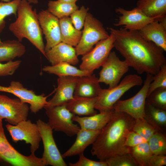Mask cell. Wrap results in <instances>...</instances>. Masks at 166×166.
Instances as JSON below:
<instances>
[{"label":"cell","mask_w":166,"mask_h":166,"mask_svg":"<svg viewBox=\"0 0 166 166\" xmlns=\"http://www.w3.org/2000/svg\"><path fill=\"white\" fill-rule=\"evenodd\" d=\"M2 41H1V40L0 39V43L2 42Z\"/></svg>","instance_id":"ee69618b"},{"label":"cell","mask_w":166,"mask_h":166,"mask_svg":"<svg viewBox=\"0 0 166 166\" xmlns=\"http://www.w3.org/2000/svg\"><path fill=\"white\" fill-rule=\"evenodd\" d=\"M78 56L75 48L61 42L46 52L45 57L52 65L62 62L74 65L79 62Z\"/></svg>","instance_id":"ac0fdd59"},{"label":"cell","mask_w":166,"mask_h":166,"mask_svg":"<svg viewBox=\"0 0 166 166\" xmlns=\"http://www.w3.org/2000/svg\"><path fill=\"white\" fill-rule=\"evenodd\" d=\"M136 7L150 17L166 16V0H139Z\"/></svg>","instance_id":"4316f807"},{"label":"cell","mask_w":166,"mask_h":166,"mask_svg":"<svg viewBox=\"0 0 166 166\" xmlns=\"http://www.w3.org/2000/svg\"><path fill=\"white\" fill-rule=\"evenodd\" d=\"M30 108L28 104L19 98H12L0 95V119H5L9 124L15 125L27 120Z\"/></svg>","instance_id":"4fadbf2b"},{"label":"cell","mask_w":166,"mask_h":166,"mask_svg":"<svg viewBox=\"0 0 166 166\" xmlns=\"http://www.w3.org/2000/svg\"><path fill=\"white\" fill-rule=\"evenodd\" d=\"M21 0H13L8 2H0V34L5 27V18L12 14L16 17L18 6Z\"/></svg>","instance_id":"1f68e13d"},{"label":"cell","mask_w":166,"mask_h":166,"mask_svg":"<svg viewBox=\"0 0 166 166\" xmlns=\"http://www.w3.org/2000/svg\"><path fill=\"white\" fill-rule=\"evenodd\" d=\"M147 142L152 154H166V138L162 133L156 131Z\"/></svg>","instance_id":"4dcf8cb0"},{"label":"cell","mask_w":166,"mask_h":166,"mask_svg":"<svg viewBox=\"0 0 166 166\" xmlns=\"http://www.w3.org/2000/svg\"><path fill=\"white\" fill-rule=\"evenodd\" d=\"M97 97H86L75 96L66 104L67 109L76 115L90 116L97 113L95 106Z\"/></svg>","instance_id":"603a6c76"},{"label":"cell","mask_w":166,"mask_h":166,"mask_svg":"<svg viewBox=\"0 0 166 166\" xmlns=\"http://www.w3.org/2000/svg\"><path fill=\"white\" fill-rule=\"evenodd\" d=\"M132 130L147 141L155 132L158 131L144 118L135 119Z\"/></svg>","instance_id":"d6a6232c"},{"label":"cell","mask_w":166,"mask_h":166,"mask_svg":"<svg viewBox=\"0 0 166 166\" xmlns=\"http://www.w3.org/2000/svg\"><path fill=\"white\" fill-rule=\"evenodd\" d=\"M129 153L138 166H149V160L152 154L147 141L130 148Z\"/></svg>","instance_id":"f546056e"},{"label":"cell","mask_w":166,"mask_h":166,"mask_svg":"<svg viewBox=\"0 0 166 166\" xmlns=\"http://www.w3.org/2000/svg\"><path fill=\"white\" fill-rule=\"evenodd\" d=\"M79 9L76 3H70L59 0H50L48 3L47 10L58 19L68 17Z\"/></svg>","instance_id":"f1b7e54d"},{"label":"cell","mask_w":166,"mask_h":166,"mask_svg":"<svg viewBox=\"0 0 166 166\" xmlns=\"http://www.w3.org/2000/svg\"><path fill=\"white\" fill-rule=\"evenodd\" d=\"M2 2H8L11 1V0H0ZM30 3L37 4L38 3V0H27Z\"/></svg>","instance_id":"b9f144b4"},{"label":"cell","mask_w":166,"mask_h":166,"mask_svg":"<svg viewBox=\"0 0 166 166\" xmlns=\"http://www.w3.org/2000/svg\"><path fill=\"white\" fill-rule=\"evenodd\" d=\"M108 166H137L138 164L130 153L115 156L105 161Z\"/></svg>","instance_id":"e575fe53"},{"label":"cell","mask_w":166,"mask_h":166,"mask_svg":"<svg viewBox=\"0 0 166 166\" xmlns=\"http://www.w3.org/2000/svg\"><path fill=\"white\" fill-rule=\"evenodd\" d=\"M36 124L43 144L44 152L42 158L45 166H67L54 140L53 129L48 123L40 119L37 121Z\"/></svg>","instance_id":"8fae6325"},{"label":"cell","mask_w":166,"mask_h":166,"mask_svg":"<svg viewBox=\"0 0 166 166\" xmlns=\"http://www.w3.org/2000/svg\"><path fill=\"white\" fill-rule=\"evenodd\" d=\"M42 70L49 74L56 75L58 77L73 76L80 77L93 74L78 69L70 64L64 62L53 65L45 66L42 68Z\"/></svg>","instance_id":"484cf974"},{"label":"cell","mask_w":166,"mask_h":166,"mask_svg":"<svg viewBox=\"0 0 166 166\" xmlns=\"http://www.w3.org/2000/svg\"><path fill=\"white\" fill-rule=\"evenodd\" d=\"M153 75L147 74L143 86L133 96L124 100H119L114 104L115 112L125 113L134 119L145 117V105L149 85L153 80Z\"/></svg>","instance_id":"ba28073f"},{"label":"cell","mask_w":166,"mask_h":166,"mask_svg":"<svg viewBox=\"0 0 166 166\" xmlns=\"http://www.w3.org/2000/svg\"><path fill=\"white\" fill-rule=\"evenodd\" d=\"M146 40L153 42L166 51V28L156 20L148 24L139 30Z\"/></svg>","instance_id":"44dd1931"},{"label":"cell","mask_w":166,"mask_h":166,"mask_svg":"<svg viewBox=\"0 0 166 166\" xmlns=\"http://www.w3.org/2000/svg\"><path fill=\"white\" fill-rule=\"evenodd\" d=\"M166 165V155L152 154L149 160V166H163Z\"/></svg>","instance_id":"60d3db41"},{"label":"cell","mask_w":166,"mask_h":166,"mask_svg":"<svg viewBox=\"0 0 166 166\" xmlns=\"http://www.w3.org/2000/svg\"><path fill=\"white\" fill-rule=\"evenodd\" d=\"M0 119V160L14 166H44L42 158L36 156L34 153L28 156L18 152L10 144L5 135Z\"/></svg>","instance_id":"52a82bcc"},{"label":"cell","mask_w":166,"mask_h":166,"mask_svg":"<svg viewBox=\"0 0 166 166\" xmlns=\"http://www.w3.org/2000/svg\"><path fill=\"white\" fill-rule=\"evenodd\" d=\"M114 36V47L124 57L129 67L139 74L153 75L166 64L164 50L152 42L145 39L139 31L108 28Z\"/></svg>","instance_id":"6da1fadb"},{"label":"cell","mask_w":166,"mask_h":166,"mask_svg":"<svg viewBox=\"0 0 166 166\" xmlns=\"http://www.w3.org/2000/svg\"><path fill=\"white\" fill-rule=\"evenodd\" d=\"M114 110L100 112L94 115L81 117L75 115L73 118L80 128L89 130H101L110 120Z\"/></svg>","instance_id":"ffe728a7"},{"label":"cell","mask_w":166,"mask_h":166,"mask_svg":"<svg viewBox=\"0 0 166 166\" xmlns=\"http://www.w3.org/2000/svg\"><path fill=\"white\" fill-rule=\"evenodd\" d=\"M147 141L144 138L132 130L128 134L124 144L127 147L132 148Z\"/></svg>","instance_id":"ab89813d"},{"label":"cell","mask_w":166,"mask_h":166,"mask_svg":"<svg viewBox=\"0 0 166 166\" xmlns=\"http://www.w3.org/2000/svg\"><path fill=\"white\" fill-rule=\"evenodd\" d=\"M98 81L113 88L119 83L122 77L129 70L126 62L121 61L114 51L111 52L107 58L101 66Z\"/></svg>","instance_id":"7c38bea8"},{"label":"cell","mask_w":166,"mask_h":166,"mask_svg":"<svg viewBox=\"0 0 166 166\" xmlns=\"http://www.w3.org/2000/svg\"><path fill=\"white\" fill-rule=\"evenodd\" d=\"M21 61L17 60L10 61L5 63L0 62V76H6L12 75L18 68Z\"/></svg>","instance_id":"74e56055"},{"label":"cell","mask_w":166,"mask_h":166,"mask_svg":"<svg viewBox=\"0 0 166 166\" xmlns=\"http://www.w3.org/2000/svg\"><path fill=\"white\" fill-rule=\"evenodd\" d=\"M101 130H93L80 128L76 134L77 137L75 142L61 155L62 157L64 158L84 153L87 147L94 142Z\"/></svg>","instance_id":"d6986e66"},{"label":"cell","mask_w":166,"mask_h":166,"mask_svg":"<svg viewBox=\"0 0 166 166\" xmlns=\"http://www.w3.org/2000/svg\"><path fill=\"white\" fill-rule=\"evenodd\" d=\"M161 87L166 88V64L162 65L158 73L153 75V80L149 85L147 97L155 89Z\"/></svg>","instance_id":"d590c367"},{"label":"cell","mask_w":166,"mask_h":166,"mask_svg":"<svg viewBox=\"0 0 166 166\" xmlns=\"http://www.w3.org/2000/svg\"><path fill=\"white\" fill-rule=\"evenodd\" d=\"M99 83L98 78L94 74L79 77L74 96L86 97H97L101 89Z\"/></svg>","instance_id":"7402d4cb"},{"label":"cell","mask_w":166,"mask_h":166,"mask_svg":"<svg viewBox=\"0 0 166 166\" xmlns=\"http://www.w3.org/2000/svg\"><path fill=\"white\" fill-rule=\"evenodd\" d=\"M115 12L121 15L117 22L114 24V26H123L125 29L130 31H139L148 24L155 20H159L164 16L149 17L137 7L130 10L119 7L116 9Z\"/></svg>","instance_id":"9a60e30c"},{"label":"cell","mask_w":166,"mask_h":166,"mask_svg":"<svg viewBox=\"0 0 166 166\" xmlns=\"http://www.w3.org/2000/svg\"><path fill=\"white\" fill-rule=\"evenodd\" d=\"M5 126L14 142L24 141L26 144H30L31 153H34L39 148L42 139L37 124L27 120L15 125L8 123Z\"/></svg>","instance_id":"30bf717a"},{"label":"cell","mask_w":166,"mask_h":166,"mask_svg":"<svg viewBox=\"0 0 166 166\" xmlns=\"http://www.w3.org/2000/svg\"><path fill=\"white\" fill-rule=\"evenodd\" d=\"M0 91L12 93L17 97L23 103L29 104L31 112L36 113L47 104V96L44 94L36 95L32 90L24 87L18 81H12L9 86L0 85Z\"/></svg>","instance_id":"5bb4252c"},{"label":"cell","mask_w":166,"mask_h":166,"mask_svg":"<svg viewBox=\"0 0 166 166\" xmlns=\"http://www.w3.org/2000/svg\"><path fill=\"white\" fill-rule=\"evenodd\" d=\"M143 83L142 78L136 74L125 76L115 87L101 90L97 96L95 108L99 112L113 110L116 103L125 93L132 88L140 86Z\"/></svg>","instance_id":"277c9868"},{"label":"cell","mask_w":166,"mask_h":166,"mask_svg":"<svg viewBox=\"0 0 166 166\" xmlns=\"http://www.w3.org/2000/svg\"><path fill=\"white\" fill-rule=\"evenodd\" d=\"M18 40H8L0 43V62L13 61L22 56L26 51L25 46Z\"/></svg>","instance_id":"cb8c5ba5"},{"label":"cell","mask_w":166,"mask_h":166,"mask_svg":"<svg viewBox=\"0 0 166 166\" xmlns=\"http://www.w3.org/2000/svg\"><path fill=\"white\" fill-rule=\"evenodd\" d=\"M146 100L155 107L166 110V88L156 89L147 97Z\"/></svg>","instance_id":"836d02e7"},{"label":"cell","mask_w":166,"mask_h":166,"mask_svg":"<svg viewBox=\"0 0 166 166\" xmlns=\"http://www.w3.org/2000/svg\"><path fill=\"white\" fill-rule=\"evenodd\" d=\"M42 34L46 41L45 52L61 42L59 19L47 10H42L38 14Z\"/></svg>","instance_id":"2e32d148"},{"label":"cell","mask_w":166,"mask_h":166,"mask_svg":"<svg viewBox=\"0 0 166 166\" xmlns=\"http://www.w3.org/2000/svg\"><path fill=\"white\" fill-rule=\"evenodd\" d=\"M79 77L73 76L59 77L55 93L52 98L48 101L45 106L52 107L66 104L73 99Z\"/></svg>","instance_id":"e0dca14e"},{"label":"cell","mask_w":166,"mask_h":166,"mask_svg":"<svg viewBox=\"0 0 166 166\" xmlns=\"http://www.w3.org/2000/svg\"><path fill=\"white\" fill-rule=\"evenodd\" d=\"M62 2L70 3H76V2L78 0H58Z\"/></svg>","instance_id":"7bdbcfd3"},{"label":"cell","mask_w":166,"mask_h":166,"mask_svg":"<svg viewBox=\"0 0 166 166\" xmlns=\"http://www.w3.org/2000/svg\"><path fill=\"white\" fill-rule=\"evenodd\" d=\"M134 121L125 113L114 111L110 120L92 144V155L105 161L115 156L129 153L130 148L124 144L128 134L132 130Z\"/></svg>","instance_id":"7a4b0ae2"},{"label":"cell","mask_w":166,"mask_h":166,"mask_svg":"<svg viewBox=\"0 0 166 166\" xmlns=\"http://www.w3.org/2000/svg\"><path fill=\"white\" fill-rule=\"evenodd\" d=\"M27 0H21L18 6L16 19L9 25V29L18 40L25 38L45 57L42 33L36 8Z\"/></svg>","instance_id":"3957f363"},{"label":"cell","mask_w":166,"mask_h":166,"mask_svg":"<svg viewBox=\"0 0 166 166\" xmlns=\"http://www.w3.org/2000/svg\"><path fill=\"white\" fill-rule=\"evenodd\" d=\"M78 160L75 163H69L70 166H108L105 161H97L88 159L83 153L79 154Z\"/></svg>","instance_id":"f35d334b"},{"label":"cell","mask_w":166,"mask_h":166,"mask_svg":"<svg viewBox=\"0 0 166 166\" xmlns=\"http://www.w3.org/2000/svg\"><path fill=\"white\" fill-rule=\"evenodd\" d=\"M83 27L81 39L75 48L78 56L87 53L97 42L109 36L102 23L89 13Z\"/></svg>","instance_id":"5b68a950"},{"label":"cell","mask_w":166,"mask_h":166,"mask_svg":"<svg viewBox=\"0 0 166 166\" xmlns=\"http://www.w3.org/2000/svg\"><path fill=\"white\" fill-rule=\"evenodd\" d=\"M144 118L158 131L166 124V111L156 108L146 100Z\"/></svg>","instance_id":"83f0119b"},{"label":"cell","mask_w":166,"mask_h":166,"mask_svg":"<svg viewBox=\"0 0 166 166\" xmlns=\"http://www.w3.org/2000/svg\"><path fill=\"white\" fill-rule=\"evenodd\" d=\"M89 9L82 6L70 15L72 22L77 30H81L83 27Z\"/></svg>","instance_id":"8d00e7d4"},{"label":"cell","mask_w":166,"mask_h":166,"mask_svg":"<svg viewBox=\"0 0 166 166\" xmlns=\"http://www.w3.org/2000/svg\"><path fill=\"white\" fill-rule=\"evenodd\" d=\"M115 38L110 33L109 37L97 42L94 48L82 55L79 69L91 74L101 66L114 48Z\"/></svg>","instance_id":"9c48e42d"},{"label":"cell","mask_w":166,"mask_h":166,"mask_svg":"<svg viewBox=\"0 0 166 166\" xmlns=\"http://www.w3.org/2000/svg\"><path fill=\"white\" fill-rule=\"evenodd\" d=\"M48 118V124L55 131L61 132L68 136L76 135L80 129L73 123V118L75 115L67 109L66 104L52 107H44Z\"/></svg>","instance_id":"8992f818"},{"label":"cell","mask_w":166,"mask_h":166,"mask_svg":"<svg viewBox=\"0 0 166 166\" xmlns=\"http://www.w3.org/2000/svg\"><path fill=\"white\" fill-rule=\"evenodd\" d=\"M59 19L61 42L76 47L81 39L82 31L75 28L69 16Z\"/></svg>","instance_id":"d4e9b609"}]
</instances>
